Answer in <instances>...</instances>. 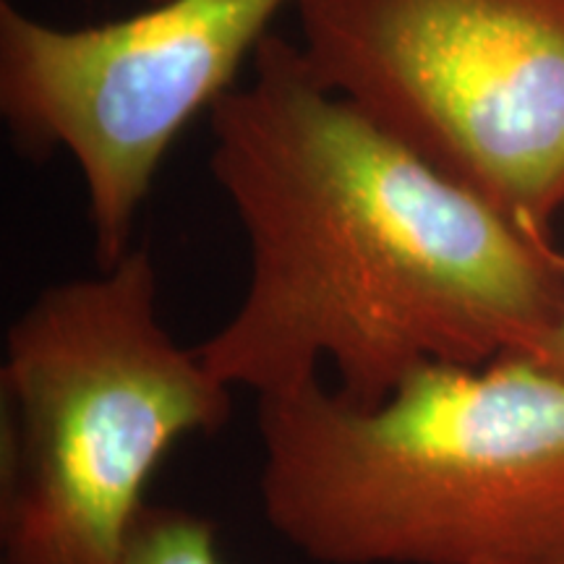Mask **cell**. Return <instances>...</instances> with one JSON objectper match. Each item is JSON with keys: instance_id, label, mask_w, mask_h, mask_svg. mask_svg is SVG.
I'll use <instances>...</instances> for the list:
<instances>
[{"instance_id": "cell-1", "label": "cell", "mask_w": 564, "mask_h": 564, "mask_svg": "<svg viewBox=\"0 0 564 564\" xmlns=\"http://www.w3.org/2000/svg\"><path fill=\"white\" fill-rule=\"evenodd\" d=\"M209 171L241 220L251 274L199 356L253 394L329 364L379 405L429 364L535 358L564 314V253L324 89L270 32L251 79L212 108Z\"/></svg>"}, {"instance_id": "cell-8", "label": "cell", "mask_w": 564, "mask_h": 564, "mask_svg": "<svg viewBox=\"0 0 564 564\" xmlns=\"http://www.w3.org/2000/svg\"><path fill=\"white\" fill-rule=\"evenodd\" d=\"M150 3H152V6H154V3H162V0H150Z\"/></svg>"}, {"instance_id": "cell-2", "label": "cell", "mask_w": 564, "mask_h": 564, "mask_svg": "<svg viewBox=\"0 0 564 564\" xmlns=\"http://www.w3.org/2000/svg\"><path fill=\"white\" fill-rule=\"evenodd\" d=\"M267 523L319 564H564V373L429 364L379 405L259 394Z\"/></svg>"}, {"instance_id": "cell-5", "label": "cell", "mask_w": 564, "mask_h": 564, "mask_svg": "<svg viewBox=\"0 0 564 564\" xmlns=\"http://www.w3.org/2000/svg\"><path fill=\"white\" fill-rule=\"evenodd\" d=\"M288 3L162 0L79 30L0 3V110L30 154L76 160L100 270L133 249L137 215L175 137L236 89Z\"/></svg>"}, {"instance_id": "cell-3", "label": "cell", "mask_w": 564, "mask_h": 564, "mask_svg": "<svg viewBox=\"0 0 564 564\" xmlns=\"http://www.w3.org/2000/svg\"><path fill=\"white\" fill-rule=\"evenodd\" d=\"M3 564H121L175 442L212 434L232 387L160 316L152 253L42 291L6 335Z\"/></svg>"}, {"instance_id": "cell-6", "label": "cell", "mask_w": 564, "mask_h": 564, "mask_svg": "<svg viewBox=\"0 0 564 564\" xmlns=\"http://www.w3.org/2000/svg\"><path fill=\"white\" fill-rule=\"evenodd\" d=\"M121 564H228L209 518L183 507L144 505Z\"/></svg>"}, {"instance_id": "cell-7", "label": "cell", "mask_w": 564, "mask_h": 564, "mask_svg": "<svg viewBox=\"0 0 564 564\" xmlns=\"http://www.w3.org/2000/svg\"><path fill=\"white\" fill-rule=\"evenodd\" d=\"M535 361L552 366V369L564 373V314H562L560 324H556V327H554V333L549 335V340L544 343V348L539 350Z\"/></svg>"}, {"instance_id": "cell-4", "label": "cell", "mask_w": 564, "mask_h": 564, "mask_svg": "<svg viewBox=\"0 0 564 564\" xmlns=\"http://www.w3.org/2000/svg\"><path fill=\"white\" fill-rule=\"evenodd\" d=\"M335 91L507 220L564 209V0H295Z\"/></svg>"}]
</instances>
